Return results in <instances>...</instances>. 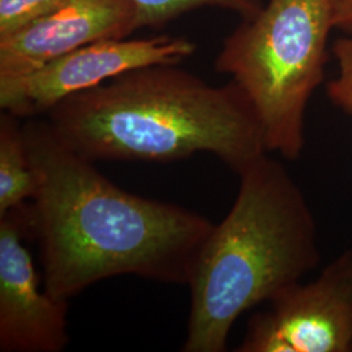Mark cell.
I'll use <instances>...</instances> for the list:
<instances>
[{
  "mask_svg": "<svg viewBox=\"0 0 352 352\" xmlns=\"http://www.w3.org/2000/svg\"><path fill=\"white\" fill-rule=\"evenodd\" d=\"M23 126L37 179L32 231L49 294L69 300L119 276L188 285L210 219L119 188L58 139L47 119Z\"/></svg>",
  "mask_w": 352,
  "mask_h": 352,
  "instance_id": "6da1fadb",
  "label": "cell"
},
{
  "mask_svg": "<svg viewBox=\"0 0 352 352\" xmlns=\"http://www.w3.org/2000/svg\"><path fill=\"white\" fill-rule=\"evenodd\" d=\"M47 122L93 162H174L210 153L240 173L267 154L264 131L235 81L214 87L177 65L133 69L59 102Z\"/></svg>",
  "mask_w": 352,
  "mask_h": 352,
  "instance_id": "7a4b0ae2",
  "label": "cell"
},
{
  "mask_svg": "<svg viewBox=\"0 0 352 352\" xmlns=\"http://www.w3.org/2000/svg\"><path fill=\"white\" fill-rule=\"evenodd\" d=\"M193 266L183 352H223L240 316L300 282L321 261L315 215L282 162L264 154Z\"/></svg>",
  "mask_w": 352,
  "mask_h": 352,
  "instance_id": "3957f363",
  "label": "cell"
},
{
  "mask_svg": "<svg viewBox=\"0 0 352 352\" xmlns=\"http://www.w3.org/2000/svg\"><path fill=\"white\" fill-rule=\"evenodd\" d=\"M331 28L330 0H269L223 41L214 67L251 102L267 153L300 158L305 110L324 80Z\"/></svg>",
  "mask_w": 352,
  "mask_h": 352,
  "instance_id": "277c9868",
  "label": "cell"
},
{
  "mask_svg": "<svg viewBox=\"0 0 352 352\" xmlns=\"http://www.w3.org/2000/svg\"><path fill=\"white\" fill-rule=\"evenodd\" d=\"M195 51V42L171 36L94 42L26 75L0 78V107L20 119L37 118L76 93L116 76L151 65H177Z\"/></svg>",
  "mask_w": 352,
  "mask_h": 352,
  "instance_id": "5b68a950",
  "label": "cell"
},
{
  "mask_svg": "<svg viewBox=\"0 0 352 352\" xmlns=\"http://www.w3.org/2000/svg\"><path fill=\"white\" fill-rule=\"evenodd\" d=\"M238 352H352V248L252 316Z\"/></svg>",
  "mask_w": 352,
  "mask_h": 352,
  "instance_id": "8992f818",
  "label": "cell"
},
{
  "mask_svg": "<svg viewBox=\"0 0 352 352\" xmlns=\"http://www.w3.org/2000/svg\"><path fill=\"white\" fill-rule=\"evenodd\" d=\"M28 238H33L30 202L0 215V351H63L68 300L41 285Z\"/></svg>",
  "mask_w": 352,
  "mask_h": 352,
  "instance_id": "52a82bcc",
  "label": "cell"
},
{
  "mask_svg": "<svg viewBox=\"0 0 352 352\" xmlns=\"http://www.w3.org/2000/svg\"><path fill=\"white\" fill-rule=\"evenodd\" d=\"M140 28L133 0H65L37 23L0 38V78L26 75L64 54L128 38Z\"/></svg>",
  "mask_w": 352,
  "mask_h": 352,
  "instance_id": "ba28073f",
  "label": "cell"
},
{
  "mask_svg": "<svg viewBox=\"0 0 352 352\" xmlns=\"http://www.w3.org/2000/svg\"><path fill=\"white\" fill-rule=\"evenodd\" d=\"M36 188L24 126L20 118L4 111L0 116V215L32 201Z\"/></svg>",
  "mask_w": 352,
  "mask_h": 352,
  "instance_id": "9c48e42d",
  "label": "cell"
},
{
  "mask_svg": "<svg viewBox=\"0 0 352 352\" xmlns=\"http://www.w3.org/2000/svg\"><path fill=\"white\" fill-rule=\"evenodd\" d=\"M139 10L141 28H161L184 13L205 7L222 8L248 19L260 12L263 0H133Z\"/></svg>",
  "mask_w": 352,
  "mask_h": 352,
  "instance_id": "30bf717a",
  "label": "cell"
},
{
  "mask_svg": "<svg viewBox=\"0 0 352 352\" xmlns=\"http://www.w3.org/2000/svg\"><path fill=\"white\" fill-rule=\"evenodd\" d=\"M65 0H0V38L12 36L56 11Z\"/></svg>",
  "mask_w": 352,
  "mask_h": 352,
  "instance_id": "8fae6325",
  "label": "cell"
},
{
  "mask_svg": "<svg viewBox=\"0 0 352 352\" xmlns=\"http://www.w3.org/2000/svg\"><path fill=\"white\" fill-rule=\"evenodd\" d=\"M338 62V76L327 85V98L352 116V38H340L333 46Z\"/></svg>",
  "mask_w": 352,
  "mask_h": 352,
  "instance_id": "7c38bea8",
  "label": "cell"
},
{
  "mask_svg": "<svg viewBox=\"0 0 352 352\" xmlns=\"http://www.w3.org/2000/svg\"><path fill=\"white\" fill-rule=\"evenodd\" d=\"M334 28L352 33V0H330Z\"/></svg>",
  "mask_w": 352,
  "mask_h": 352,
  "instance_id": "4fadbf2b",
  "label": "cell"
}]
</instances>
